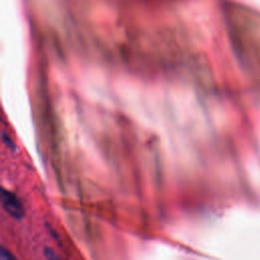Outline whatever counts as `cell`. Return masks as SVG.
<instances>
[{
    "label": "cell",
    "mask_w": 260,
    "mask_h": 260,
    "mask_svg": "<svg viewBox=\"0 0 260 260\" xmlns=\"http://www.w3.org/2000/svg\"><path fill=\"white\" fill-rule=\"evenodd\" d=\"M1 201L3 207L10 216L14 218H21L23 216L24 209L22 203L14 193L3 189Z\"/></svg>",
    "instance_id": "1"
},
{
    "label": "cell",
    "mask_w": 260,
    "mask_h": 260,
    "mask_svg": "<svg viewBox=\"0 0 260 260\" xmlns=\"http://www.w3.org/2000/svg\"><path fill=\"white\" fill-rule=\"evenodd\" d=\"M0 259L1 260H12V259H14V257L8 251H6L4 248H1Z\"/></svg>",
    "instance_id": "2"
},
{
    "label": "cell",
    "mask_w": 260,
    "mask_h": 260,
    "mask_svg": "<svg viewBox=\"0 0 260 260\" xmlns=\"http://www.w3.org/2000/svg\"><path fill=\"white\" fill-rule=\"evenodd\" d=\"M2 136H3L4 141L7 143V145H8L11 149H15V144H14V143H13V141L10 139V137H9L8 135H6V133H5V132H3Z\"/></svg>",
    "instance_id": "3"
}]
</instances>
